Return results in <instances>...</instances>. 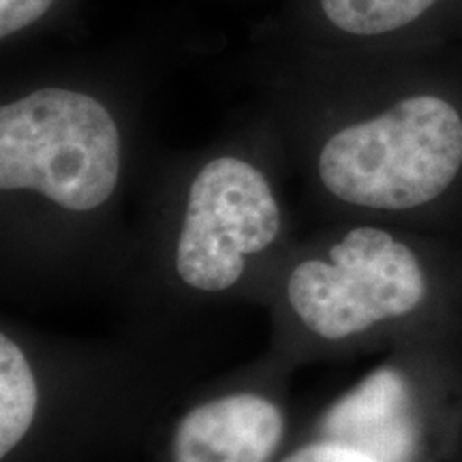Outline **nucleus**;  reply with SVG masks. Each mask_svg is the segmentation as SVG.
<instances>
[{"mask_svg": "<svg viewBox=\"0 0 462 462\" xmlns=\"http://www.w3.org/2000/svg\"><path fill=\"white\" fill-rule=\"evenodd\" d=\"M257 306L291 371L383 354L462 321V236L377 218L317 223L276 265Z\"/></svg>", "mask_w": 462, "mask_h": 462, "instance_id": "2", "label": "nucleus"}, {"mask_svg": "<svg viewBox=\"0 0 462 462\" xmlns=\"http://www.w3.org/2000/svg\"><path fill=\"white\" fill-rule=\"evenodd\" d=\"M296 371L270 351L199 381L159 426L157 462H276L296 430Z\"/></svg>", "mask_w": 462, "mask_h": 462, "instance_id": "6", "label": "nucleus"}, {"mask_svg": "<svg viewBox=\"0 0 462 462\" xmlns=\"http://www.w3.org/2000/svg\"><path fill=\"white\" fill-rule=\"evenodd\" d=\"M51 3L54 0H0V37L7 39L9 34L31 26L43 17Z\"/></svg>", "mask_w": 462, "mask_h": 462, "instance_id": "9", "label": "nucleus"}, {"mask_svg": "<svg viewBox=\"0 0 462 462\" xmlns=\"http://www.w3.org/2000/svg\"><path fill=\"white\" fill-rule=\"evenodd\" d=\"M276 462H377L371 454L362 452L337 437L317 430L309 421L298 418L296 430L289 439Z\"/></svg>", "mask_w": 462, "mask_h": 462, "instance_id": "8", "label": "nucleus"}, {"mask_svg": "<svg viewBox=\"0 0 462 462\" xmlns=\"http://www.w3.org/2000/svg\"><path fill=\"white\" fill-rule=\"evenodd\" d=\"M300 238L270 171L248 154L199 161L133 223L114 298L125 321L170 334H210L212 315L255 304Z\"/></svg>", "mask_w": 462, "mask_h": 462, "instance_id": "3", "label": "nucleus"}, {"mask_svg": "<svg viewBox=\"0 0 462 462\" xmlns=\"http://www.w3.org/2000/svg\"><path fill=\"white\" fill-rule=\"evenodd\" d=\"M443 0H321L328 20L357 37L396 34L429 17Z\"/></svg>", "mask_w": 462, "mask_h": 462, "instance_id": "7", "label": "nucleus"}, {"mask_svg": "<svg viewBox=\"0 0 462 462\" xmlns=\"http://www.w3.org/2000/svg\"><path fill=\"white\" fill-rule=\"evenodd\" d=\"M208 334L126 323L67 338L0 319V462H37L159 430L208 366Z\"/></svg>", "mask_w": 462, "mask_h": 462, "instance_id": "4", "label": "nucleus"}, {"mask_svg": "<svg viewBox=\"0 0 462 462\" xmlns=\"http://www.w3.org/2000/svg\"><path fill=\"white\" fill-rule=\"evenodd\" d=\"M126 137L92 92L39 86L0 107V291L15 302L109 293L123 279Z\"/></svg>", "mask_w": 462, "mask_h": 462, "instance_id": "1", "label": "nucleus"}, {"mask_svg": "<svg viewBox=\"0 0 462 462\" xmlns=\"http://www.w3.org/2000/svg\"><path fill=\"white\" fill-rule=\"evenodd\" d=\"M326 221L377 218L462 236V97L415 86L332 126L313 152Z\"/></svg>", "mask_w": 462, "mask_h": 462, "instance_id": "5", "label": "nucleus"}]
</instances>
